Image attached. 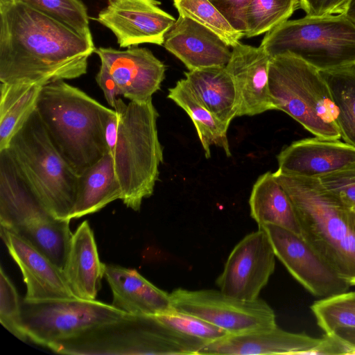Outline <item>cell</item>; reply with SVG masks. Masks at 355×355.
<instances>
[{
  "label": "cell",
  "instance_id": "obj_17",
  "mask_svg": "<svg viewBox=\"0 0 355 355\" xmlns=\"http://www.w3.org/2000/svg\"><path fill=\"white\" fill-rule=\"evenodd\" d=\"M232 48L225 69L238 92V116H254L273 110L268 88L271 57L260 46L255 47L239 42Z\"/></svg>",
  "mask_w": 355,
  "mask_h": 355
},
{
  "label": "cell",
  "instance_id": "obj_43",
  "mask_svg": "<svg viewBox=\"0 0 355 355\" xmlns=\"http://www.w3.org/2000/svg\"><path fill=\"white\" fill-rule=\"evenodd\" d=\"M354 218H355V210L354 211Z\"/></svg>",
  "mask_w": 355,
  "mask_h": 355
},
{
  "label": "cell",
  "instance_id": "obj_10",
  "mask_svg": "<svg viewBox=\"0 0 355 355\" xmlns=\"http://www.w3.org/2000/svg\"><path fill=\"white\" fill-rule=\"evenodd\" d=\"M21 306L22 323L28 339L47 347L125 314L112 304L80 298L42 302L23 300Z\"/></svg>",
  "mask_w": 355,
  "mask_h": 355
},
{
  "label": "cell",
  "instance_id": "obj_34",
  "mask_svg": "<svg viewBox=\"0 0 355 355\" xmlns=\"http://www.w3.org/2000/svg\"><path fill=\"white\" fill-rule=\"evenodd\" d=\"M0 322L20 340L26 342L28 339L22 323L21 301L2 267L0 268Z\"/></svg>",
  "mask_w": 355,
  "mask_h": 355
},
{
  "label": "cell",
  "instance_id": "obj_39",
  "mask_svg": "<svg viewBox=\"0 0 355 355\" xmlns=\"http://www.w3.org/2000/svg\"><path fill=\"white\" fill-rule=\"evenodd\" d=\"M95 79L99 87L102 89L107 103L111 107L114 108L118 98L117 96L121 95V92L117 83L104 63L101 62Z\"/></svg>",
  "mask_w": 355,
  "mask_h": 355
},
{
  "label": "cell",
  "instance_id": "obj_29",
  "mask_svg": "<svg viewBox=\"0 0 355 355\" xmlns=\"http://www.w3.org/2000/svg\"><path fill=\"white\" fill-rule=\"evenodd\" d=\"M299 8V0H250L243 12L244 36L268 32L288 20Z\"/></svg>",
  "mask_w": 355,
  "mask_h": 355
},
{
  "label": "cell",
  "instance_id": "obj_30",
  "mask_svg": "<svg viewBox=\"0 0 355 355\" xmlns=\"http://www.w3.org/2000/svg\"><path fill=\"white\" fill-rule=\"evenodd\" d=\"M179 15L188 17L217 35L233 47L244 33L236 30L209 0H173Z\"/></svg>",
  "mask_w": 355,
  "mask_h": 355
},
{
  "label": "cell",
  "instance_id": "obj_18",
  "mask_svg": "<svg viewBox=\"0 0 355 355\" xmlns=\"http://www.w3.org/2000/svg\"><path fill=\"white\" fill-rule=\"evenodd\" d=\"M277 158L278 173L318 178L354 163L355 146L315 137L291 143Z\"/></svg>",
  "mask_w": 355,
  "mask_h": 355
},
{
  "label": "cell",
  "instance_id": "obj_36",
  "mask_svg": "<svg viewBox=\"0 0 355 355\" xmlns=\"http://www.w3.org/2000/svg\"><path fill=\"white\" fill-rule=\"evenodd\" d=\"M349 0H299L306 15L322 16L343 13Z\"/></svg>",
  "mask_w": 355,
  "mask_h": 355
},
{
  "label": "cell",
  "instance_id": "obj_2",
  "mask_svg": "<svg viewBox=\"0 0 355 355\" xmlns=\"http://www.w3.org/2000/svg\"><path fill=\"white\" fill-rule=\"evenodd\" d=\"M294 207L303 238L351 286L355 285V218L318 178L275 172Z\"/></svg>",
  "mask_w": 355,
  "mask_h": 355
},
{
  "label": "cell",
  "instance_id": "obj_3",
  "mask_svg": "<svg viewBox=\"0 0 355 355\" xmlns=\"http://www.w3.org/2000/svg\"><path fill=\"white\" fill-rule=\"evenodd\" d=\"M36 110L52 143L79 175L109 153L103 123L112 109L79 88L64 80L44 85Z\"/></svg>",
  "mask_w": 355,
  "mask_h": 355
},
{
  "label": "cell",
  "instance_id": "obj_5",
  "mask_svg": "<svg viewBox=\"0 0 355 355\" xmlns=\"http://www.w3.org/2000/svg\"><path fill=\"white\" fill-rule=\"evenodd\" d=\"M3 150L44 207L58 219L71 220L79 175L52 143L36 109Z\"/></svg>",
  "mask_w": 355,
  "mask_h": 355
},
{
  "label": "cell",
  "instance_id": "obj_9",
  "mask_svg": "<svg viewBox=\"0 0 355 355\" xmlns=\"http://www.w3.org/2000/svg\"><path fill=\"white\" fill-rule=\"evenodd\" d=\"M69 222L44 207L19 176L6 150H0V228L28 241L63 270L73 235Z\"/></svg>",
  "mask_w": 355,
  "mask_h": 355
},
{
  "label": "cell",
  "instance_id": "obj_1",
  "mask_svg": "<svg viewBox=\"0 0 355 355\" xmlns=\"http://www.w3.org/2000/svg\"><path fill=\"white\" fill-rule=\"evenodd\" d=\"M94 43L24 3L0 7V83L41 86L87 73Z\"/></svg>",
  "mask_w": 355,
  "mask_h": 355
},
{
  "label": "cell",
  "instance_id": "obj_6",
  "mask_svg": "<svg viewBox=\"0 0 355 355\" xmlns=\"http://www.w3.org/2000/svg\"><path fill=\"white\" fill-rule=\"evenodd\" d=\"M203 341L184 336L155 316L125 313L49 348L64 354H184L198 355Z\"/></svg>",
  "mask_w": 355,
  "mask_h": 355
},
{
  "label": "cell",
  "instance_id": "obj_40",
  "mask_svg": "<svg viewBox=\"0 0 355 355\" xmlns=\"http://www.w3.org/2000/svg\"><path fill=\"white\" fill-rule=\"evenodd\" d=\"M333 334L351 346L354 349L355 354V327H339L333 332Z\"/></svg>",
  "mask_w": 355,
  "mask_h": 355
},
{
  "label": "cell",
  "instance_id": "obj_28",
  "mask_svg": "<svg viewBox=\"0 0 355 355\" xmlns=\"http://www.w3.org/2000/svg\"><path fill=\"white\" fill-rule=\"evenodd\" d=\"M320 71L336 107L341 138L355 146V64Z\"/></svg>",
  "mask_w": 355,
  "mask_h": 355
},
{
  "label": "cell",
  "instance_id": "obj_25",
  "mask_svg": "<svg viewBox=\"0 0 355 355\" xmlns=\"http://www.w3.org/2000/svg\"><path fill=\"white\" fill-rule=\"evenodd\" d=\"M121 198L122 191L115 173L113 158L110 153H107L79 175L76 200L71 218L95 213Z\"/></svg>",
  "mask_w": 355,
  "mask_h": 355
},
{
  "label": "cell",
  "instance_id": "obj_12",
  "mask_svg": "<svg viewBox=\"0 0 355 355\" xmlns=\"http://www.w3.org/2000/svg\"><path fill=\"white\" fill-rule=\"evenodd\" d=\"M258 227L268 234L275 256L313 295L325 297L347 291L351 286L301 236L271 224Z\"/></svg>",
  "mask_w": 355,
  "mask_h": 355
},
{
  "label": "cell",
  "instance_id": "obj_16",
  "mask_svg": "<svg viewBox=\"0 0 355 355\" xmlns=\"http://www.w3.org/2000/svg\"><path fill=\"white\" fill-rule=\"evenodd\" d=\"M1 237L19 267L26 286V302L78 298L63 270L28 241L3 228Z\"/></svg>",
  "mask_w": 355,
  "mask_h": 355
},
{
  "label": "cell",
  "instance_id": "obj_19",
  "mask_svg": "<svg viewBox=\"0 0 355 355\" xmlns=\"http://www.w3.org/2000/svg\"><path fill=\"white\" fill-rule=\"evenodd\" d=\"M163 46L189 71L225 67L232 53L230 46L217 35L182 15L166 33Z\"/></svg>",
  "mask_w": 355,
  "mask_h": 355
},
{
  "label": "cell",
  "instance_id": "obj_22",
  "mask_svg": "<svg viewBox=\"0 0 355 355\" xmlns=\"http://www.w3.org/2000/svg\"><path fill=\"white\" fill-rule=\"evenodd\" d=\"M105 264L98 257L94 232L87 220L73 234L63 272L78 297L95 300L105 276Z\"/></svg>",
  "mask_w": 355,
  "mask_h": 355
},
{
  "label": "cell",
  "instance_id": "obj_42",
  "mask_svg": "<svg viewBox=\"0 0 355 355\" xmlns=\"http://www.w3.org/2000/svg\"><path fill=\"white\" fill-rule=\"evenodd\" d=\"M18 0H0V7H3L8 4L15 3Z\"/></svg>",
  "mask_w": 355,
  "mask_h": 355
},
{
  "label": "cell",
  "instance_id": "obj_24",
  "mask_svg": "<svg viewBox=\"0 0 355 355\" xmlns=\"http://www.w3.org/2000/svg\"><path fill=\"white\" fill-rule=\"evenodd\" d=\"M250 215L258 226L274 225L302 237L293 203L274 173L268 171L254 184L249 200Z\"/></svg>",
  "mask_w": 355,
  "mask_h": 355
},
{
  "label": "cell",
  "instance_id": "obj_31",
  "mask_svg": "<svg viewBox=\"0 0 355 355\" xmlns=\"http://www.w3.org/2000/svg\"><path fill=\"white\" fill-rule=\"evenodd\" d=\"M311 310L324 334L339 327H355V291L322 297L311 304Z\"/></svg>",
  "mask_w": 355,
  "mask_h": 355
},
{
  "label": "cell",
  "instance_id": "obj_41",
  "mask_svg": "<svg viewBox=\"0 0 355 355\" xmlns=\"http://www.w3.org/2000/svg\"><path fill=\"white\" fill-rule=\"evenodd\" d=\"M343 14L355 24V0H349Z\"/></svg>",
  "mask_w": 355,
  "mask_h": 355
},
{
  "label": "cell",
  "instance_id": "obj_33",
  "mask_svg": "<svg viewBox=\"0 0 355 355\" xmlns=\"http://www.w3.org/2000/svg\"><path fill=\"white\" fill-rule=\"evenodd\" d=\"M155 317L169 328L207 344L228 335L227 331L195 315L177 311L173 308L171 311Z\"/></svg>",
  "mask_w": 355,
  "mask_h": 355
},
{
  "label": "cell",
  "instance_id": "obj_26",
  "mask_svg": "<svg viewBox=\"0 0 355 355\" xmlns=\"http://www.w3.org/2000/svg\"><path fill=\"white\" fill-rule=\"evenodd\" d=\"M167 97L191 118L207 158L211 156L210 147L212 145L221 148L227 157L231 156L227 137L228 127L200 103L184 78L179 80L173 87L168 89Z\"/></svg>",
  "mask_w": 355,
  "mask_h": 355
},
{
  "label": "cell",
  "instance_id": "obj_11",
  "mask_svg": "<svg viewBox=\"0 0 355 355\" xmlns=\"http://www.w3.org/2000/svg\"><path fill=\"white\" fill-rule=\"evenodd\" d=\"M172 307L198 317L230 335L243 334L275 326L273 309L264 300H246L213 289L177 288L170 293Z\"/></svg>",
  "mask_w": 355,
  "mask_h": 355
},
{
  "label": "cell",
  "instance_id": "obj_35",
  "mask_svg": "<svg viewBox=\"0 0 355 355\" xmlns=\"http://www.w3.org/2000/svg\"><path fill=\"white\" fill-rule=\"evenodd\" d=\"M318 178L347 208L355 210V162Z\"/></svg>",
  "mask_w": 355,
  "mask_h": 355
},
{
  "label": "cell",
  "instance_id": "obj_38",
  "mask_svg": "<svg viewBox=\"0 0 355 355\" xmlns=\"http://www.w3.org/2000/svg\"><path fill=\"white\" fill-rule=\"evenodd\" d=\"M354 354V349L335 334H324L311 355Z\"/></svg>",
  "mask_w": 355,
  "mask_h": 355
},
{
  "label": "cell",
  "instance_id": "obj_27",
  "mask_svg": "<svg viewBox=\"0 0 355 355\" xmlns=\"http://www.w3.org/2000/svg\"><path fill=\"white\" fill-rule=\"evenodd\" d=\"M42 86L0 83V150L35 110Z\"/></svg>",
  "mask_w": 355,
  "mask_h": 355
},
{
  "label": "cell",
  "instance_id": "obj_15",
  "mask_svg": "<svg viewBox=\"0 0 355 355\" xmlns=\"http://www.w3.org/2000/svg\"><path fill=\"white\" fill-rule=\"evenodd\" d=\"M96 53L130 101H146L157 92L165 78L166 66L150 50L132 46L126 50L99 47Z\"/></svg>",
  "mask_w": 355,
  "mask_h": 355
},
{
  "label": "cell",
  "instance_id": "obj_14",
  "mask_svg": "<svg viewBox=\"0 0 355 355\" xmlns=\"http://www.w3.org/2000/svg\"><path fill=\"white\" fill-rule=\"evenodd\" d=\"M160 5L157 0H107L95 19L112 32L121 48L144 43L163 45L176 19Z\"/></svg>",
  "mask_w": 355,
  "mask_h": 355
},
{
  "label": "cell",
  "instance_id": "obj_7",
  "mask_svg": "<svg viewBox=\"0 0 355 355\" xmlns=\"http://www.w3.org/2000/svg\"><path fill=\"white\" fill-rule=\"evenodd\" d=\"M268 88L273 110L284 112L315 137L340 139L337 110L321 71L288 52L270 58Z\"/></svg>",
  "mask_w": 355,
  "mask_h": 355
},
{
  "label": "cell",
  "instance_id": "obj_13",
  "mask_svg": "<svg viewBox=\"0 0 355 355\" xmlns=\"http://www.w3.org/2000/svg\"><path fill=\"white\" fill-rule=\"evenodd\" d=\"M275 257L268 234L259 227L235 245L216 284L230 296L246 300L258 299L275 270Z\"/></svg>",
  "mask_w": 355,
  "mask_h": 355
},
{
  "label": "cell",
  "instance_id": "obj_8",
  "mask_svg": "<svg viewBox=\"0 0 355 355\" xmlns=\"http://www.w3.org/2000/svg\"><path fill=\"white\" fill-rule=\"evenodd\" d=\"M272 58L290 53L320 71L355 64V24L343 13L287 20L265 33Z\"/></svg>",
  "mask_w": 355,
  "mask_h": 355
},
{
  "label": "cell",
  "instance_id": "obj_23",
  "mask_svg": "<svg viewBox=\"0 0 355 355\" xmlns=\"http://www.w3.org/2000/svg\"><path fill=\"white\" fill-rule=\"evenodd\" d=\"M185 80L200 103L229 127L238 116V92L225 67H211L184 73Z\"/></svg>",
  "mask_w": 355,
  "mask_h": 355
},
{
  "label": "cell",
  "instance_id": "obj_4",
  "mask_svg": "<svg viewBox=\"0 0 355 355\" xmlns=\"http://www.w3.org/2000/svg\"><path fill=\"white\" fill-rule=\"evenodd\" d=\"M114 110L119 128L110 153L121 188V200L127 207L139 211L143 200L153 193L164 160L157 128L159 114L152 98L130 101L128 105L118 98Z\"/></svg>",
  "mask_w": 355,
  "mask_h": 355
},
{
  "label": "cell",
  "instance_id": "obj_21",
  "mask_svg": "<svg viewBox=\"0 0 355 355\" xmlns=\"http://www.w3.org/2000/svg\"><path fill=\"white\" fill-rule=\"evenodd\" d=\"M105 277L113 295L112 305L125 313L157 316L173 309L170 293L135 269L105 264Z\"/></svg>",
  "mask_w": 355,
  "mask_h": 355
},
{
  "label": "cell",
  "instance_id": "obj_20",
  "mask_svg": "<svg viewBox=\"0 0 355 355\" xmlns=\"http://www.w3.org/2000/svg\"><path fill=\"white\" fill-rule=\"evenodd\" d=\"M320 341L321 338L302 333L288 332L275 326L243 334H228L206 345L198 355H311Z\"/></svg>",
  "mask_w": 355,
  "mask_h": 355
},
{
  "label": "cell",
  "instance_id": "obj_32",
  "mask_svg": "<svg viewBox=\"0 0 355 355\" xmlns=\"http://www.w3.org/2000/svg\"><path fill=\"white\" fill-rule=\"evenodd\" d=\"M94 42L86 6L80 0H18Z\"/></svg>",
  "mask_w": 355,
  "mask_h": 355
},
{
  "label": "cell",
  "instance_id": "obj_37",
  "mask_svg": "<svg viewBox=\"0 0 355 355\" xmlns=\"http://www.w3.org/2000/svg\"><path fill=\"white\" fill-rule=\"evenodd\" d=\"M236 30L243 33V12L250 0H209Z\"/></svg>",
  "mask_w": 355,
  "mask_h": 355
}]
</instances>
